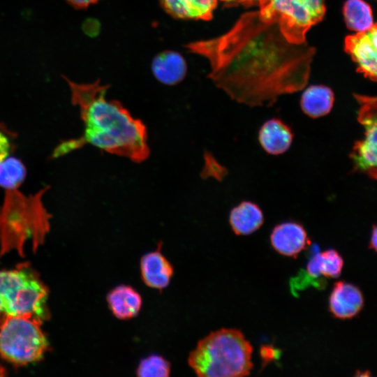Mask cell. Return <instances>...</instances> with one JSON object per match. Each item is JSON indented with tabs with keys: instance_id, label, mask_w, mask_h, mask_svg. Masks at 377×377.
Returning a JSON list of instances; mask_svg holds the SVG:
<instances>
[{
	"instance_id": "6da1fadb",
	"label": "cell",
	"mask_w": 377,
	"mask_h": 377,
	"mask_svg": "<svg viewBox=\"0 0 377 377\" xmlns=\"http://www.w3.org/2000/svg\"><path fill=\"white\" fill-rule=\"evenodd\" d=\"M209 63L208 77L232 100L251 107L272 105L279 96L307 84L315 49L290 42L277 22L259 11L242 15L225 34L184 45Z\"/></svg>"
},
{
	"instance_id": "7a4b0ae2",
	"label": "cell",
	"mask_w": 377,
	"mask_h": 377,
	"mask_svg": "<svg viewBox=\"0 0 377 377\" xmlns=\"http://www.w3.org/2000/svg\"><path fill=\"white\" fill-rule=\"evenodd\" d=\"M63 77L70 87L72 103L80 108L84 131L80 138L60 147L55 153L57 156L91 144L135 163L147 159L150 149L146 126L133 117L120 102L106 99L108 84H101L99 80L78 84Z\"/></svg>"
},
{
	"instance_id": "3957f363",
	"label": "cell",
	"mask_w": 377,
	"mask_h": 377,
	"mask_svg": "<svg viewBox=\"0 0 377 377\" xmlns=\"http://www.w3.org/2000/svg\"><path fill=\"white\" fill-rule=\"evenodd\" d=\"M252 352L251 343L240 330L222 328L198 342L188 364L198 376H246L253 368Z\"/></svg>"
},
{
	"instance_id": "277c9868",
	"label": "cell",
	"mask_w": 377,
	"mask_h": 377,
	"mask_svg": "<svg viewBox=\"0 0 377 377\" xmlns=\"http://www.w3.org/2000/svg\"><path fill=\"white\" fill-rule=\"evenodd\" d=\"M47 291L26 268L0 271V302L5 316H27L40 320Z\"/></svg>"
},
{
	"instance_id": "5b68a950",
	"label": "cell",
	"mask_w": 377,
	"mask_h": 377,
	"mask_svg": "<svg viewBox=\"0 0 377 377\" xmlns=\"http://www.w3.org/2000/svg\"><path fill=\"white\" fill-rule=\"evenodd\" d=\"M39 320L27 316H6L0 325V354L15 364L40 360L48 346Z\"/></svg>"
},
{
	"instance_id": "8992f818",
	"label": "cell",
	"mask_w": 377,
	"mask_h": 377,
	"mask_svg": "<svg viewBox=\"0 0 377 377\" xmlns=\"http://www.w3.org/2000/svg\"><path fill=\"white\" fill-rule=\"evenodd\" d=\"M258 10L262 18L277 22L291 43L306 42V34L325 12L324 0H265Z\"/></svg>"
},
{
	"instance_id": "52a82bcc",
	"label": "cell",
	"mask_w": 377,
	"mask_h": 377,
	"mask_svg": "<svg viewBox=\"0 0 377 377\" xmlns=\"http://www.w3.org/2000/svg\"><path fill=\"white\" fill-rule=\"evenodd\" d=\"M360 107L357 121L364 127L363 138L354 142L349 157L353 162V172L366 174L376 179V98L354 94Z\"/></svg>"
},
{
	"instance_id": "ba28073f",
	"label": "cell",
	"mask_w": 377,
	"mask_h": 377,
	"mask_svg": "<svg viewBox=\"0 0 377 377\" xmlns=\"http://www.w3.org/2000/svg\"><path fill=\"white\" fill-rule=\"evenodd\" d=\"M376 24L364 31L357 32L345 38V50L356 63L358 70L371 81L377 75Z\"/></svg>"
},
{
	"instance_id": "9c48e42d",
	"label": "cell",
	"mask_w": 377,
	"mask_h": 377,
	"mask_svg": "<svg viewBox=\"0 0 377 377\" xmlns=\"http://www.w3.org/2000/svg\"><path fill=\"white\" fill-rule=\"evenodd\" d=\"M161 244L156 250L144 254L140 261V276L144 283L151 288H165L174 274V267L161 252Z\"/></svg>"
},
{
	"instance_id": "30bf717a",
	"label": "cell",
	"mask_w": 377,
	"mask_h": 377,
	"mask_svg": "<svg viewBox=\"0 0 377 377\" xmlns=\"http://www.w3.org/2000/svg\"><path fill=\"white\" fill-rule=\"evenodd\" d=\"M364 306L362 291L354 284L340 281L334 284L329 298V309L339 319L357 316Z\"/></svg>"
},
{
	"instance_id": "8fae6325",
	"label": "cell",
	"mask_w": 377,
	"mask_h": 377,
	"mask_svg": "<svg viewBox=\"0 0 377 377\" xmlns=\"http://www.w3.org/2000/svg\"><path fill=\"white\" fill-rule=\"evenodd\" d=\"M272 247L280 254L295 257L309 244L304 228L297 222L288 221L276 226L270 235Z\"/></svg>"
},
{
	"instance_id": "7c38bea8",
	"label": "cell",
	"mask_w": 377,
	"mask_h": 377,
	"mask_svg": "<svg viewBox=\"0 0 377 377\" xmlns=\"http://www.w3.org/2000/svg\"><path fill=\"white\" fill-rule=\"evenodd\" d=\"M293 133L290 127L279 118L266 121L260 127L258 140L261 147L269 154L279 155L290 147Z\"/></svg>"
},
{
	"instance_id": "4fadbf2b",
	"label": "cell",
	"mask_w": 377,
	"mask_h": 377,
	"mask_svg": "<svg viewBox=\"0 0 377 377\" xmlns=\"http://www.w3.org/2000/svg\"><path fill=\"white\" fill-rule=\"evenodd\" d=\"M106 300L113 316L122 320L138 316L142 306L141 295L133 287L125 284L111 289Z\"/></svg>"
},
{
	"instance_id": "5bb4252c",
	"label": "cell",
	"mask_w": 377,
	"mask_h": 377,
	"mask_svg": "<svg viewBox=\"0 0 377 377\" xmlns=\"http://www.w3.org/2000/svg\"><path fill=\"white\" fill-rule=\"evenodd\" d=\"M151 71L160 82L166 85H175L185 77L187 64L179 52L165 50L154 57L151 62Z\"/></svg>"
},
{
	"instance_id": "9a60e30c",
	"label": "cell",
	"mask_w": 377,
	"mask_h": 377,
	"mask_svg": "<svg viewBox=\"0 0 377 377\" xmlns=\"http://www.w3.org/2000/svg\"><path fill=\"white\" fill-rule=\"evenodd\" d=\"M165 11L177 19L209 21L218 0H159Z\"/></svg>"
},
{
	"instance_id": "2e32d148",
	"label": "cell",
	"mask_w": 377,
	"mask_h": 377,
	"mask_svg": "<svg viewBox=\"0 0 377 377\" xmlns=\"http://www.w3.org/2000/svg\"><path fill=\"white\" fill-rule=\"evenodd\" d=\"M264 222L261 209L254 202L243 201L233 207L229 215V223L237 235H248L258 230Z\"/></svg>"
},
{
	"instance_id": "e0dca14e",
	"label": "cell",
	"mask_w": 377,
	"mask_h": 377,
	"mask_svg": "<svg viewBox=\"0 0 377 377\" xmlns=\"http://www.w3.org/2000/svg\"><path fill=\"white\" fill-rule=\"evenodd\" d=\"M334 101V93L330 88L323 85H312L303 92L300 105L305 114L316 119L329 114Z\"/></svg>"
},
{
	"instance_id": "ac0fdd59",
	"label": "cell",
	"mask_w": 377,
	"mask_h": 377,
	"mask_svg": "<svg viewBox=\"0 0 377 377\" xmlns=\"http://www.w3.org/2000/svg\"><path fill=\"white\" fill-rule=\"evenodd\" d=\"M343 259L334 249H328L316 254L307 264V271L311 276L323 275L337 278L341 273Z\"/></svg>"
},
{
	"instance_id": "d6986e66",
	"label": "cell",
	"mask_w": 377,
	"mask_h": 377,
	"mask_svg": "<svg viewBox=\"0 0 377 377\" xmlns=\"http://www.w3.org/2000/svg\"><path fill=\"white\" fill-rule=\"evenodd\" d=\"M343 15L347 27L356 32L367 31L374 24L372 10L363 0H347Z\"/></svg>"
},
{
	"instance_id": "ffe728a7",
	"label": "cell",
	"mask_w": 377,
	"mask_h": 377,
	"mask_svg": "<svg viewBox=\"0 0 377 377\" xmlns=\"http://www.w3.org/2000/svg\"><path fill=\"white\" fill-rule=\"evenodd\" d=\"M25 174V168L20 160L6 157L0 163V186L7 189L14 188L24 180Z\"/></svg>"
},
{
	"instance_id": "44dd1931",
	"label": "cell",
	"mask_w": 377,
	"mask_h": 377,
	"mask_svg": "<svg viewBox=\"0 0 377 377\" xmlns=\"http://www.w3.org/2000/svg\"><path fill=\"white\" fill-rule=\"evenodd\" d=\"M170 372V363L157 354L142 358L135 370L136 375L140 377H167Z\"/></svg>"
},
{
	"instance_id": "7402d4cb",
	"label": "cell",
	"mask_w": 377,
	"mask_h": 377,
	"mask_svg": "<svg viewBox=\"0 0 377 377\" xmlns=\"http://www.w3.org/2000/svg\"><path fill=\"white\" fill-rule=\"evenodd\" d=\"M9 150V140L8 137L0 131V163H1L8 156Z\"/></svg>"
},
{
	"instance_id": "603a6c76",
	"label": "cell",
	"mask_w": 377,
	"mask_h": 377,
	"mask_svg": "<svg viewBox=\"0 0 377 377\" xmlns=\"http://www.w3.org/2000/svg\"><path fill=\"white\" fill-rule=\"evenodd\" d=\"M227 6L243 5L244 6H251L254 5L260 6L265 0H221Z\"/></svg>"
},
{
	"instance_id": "cb8c5ba5",
	"label": "cell",
	"mask_w": 377,
	"mask_h": 377,
	"mask_svg": "<svg viewBox=\"0 0 377 377\" xmlns=\"http://www.w3.org/2000/svg\"><path fill=\"white\" fill-rule=\"evenodd\" d=\"M73 7L77 9H83L89 7L90 5L99 1L100 0H66Z\"/></svg>"
},
{
	"instance_id": "d4e9b609",
	"label": "cell",
	"mask_w": 377,
	"mask_h": 377,
	"mask_svg": "<svg viewBox=\"0 0 377 377\" xmlns=\"http://www.w3.org/2000/svg\"><path fill=\"white\" fill-rule=\"evenodd\" d=\"M376 226L374 225L369 242V249H372L374 251H376Z\"/></svg>"
},
{
	"instance_id": "484cf974",
	"label": "cell",
	"mask_w": 377,
	"mask_h": 377,
	"mask_svg": "<svg viewBox=\"0 0 377 377\" xmlns=\"http://www.w3.org/2000/svg\"><path fill=\"white\" fill-rule=\"evenodd\" d=\"M5 371L3 368L0 365V376H4Z\"/></svg>"
}]
</instances>
